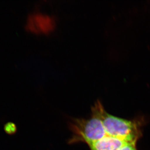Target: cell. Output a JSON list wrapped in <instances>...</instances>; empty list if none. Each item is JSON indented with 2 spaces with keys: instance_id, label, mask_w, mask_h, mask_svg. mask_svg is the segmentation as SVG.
Instances as JSON below:
<instances>
[{
  "instance_id": "6da1fadb",
  "label": "cell",
  "mask_w": 150,
  "mask_h": 150,
  "mask_svg": "<svg viewBox=\"0 0 150 150\" xmlns=\"http://www.w3.org/2000/svg\"><path fill=\"white\" fill-rule=\"evenodd\" d=\"M69 128L72 133L70 143L84 142L89 145L107 135L95 105L92 108L90 118L75 119L70 123Z\"/></svg>"
},
{
  "instance_id": "7a4b0ae2",
  "label": "cell",
  "mask_w": 150,
  "mask_h": 150,
  "mask_svg": "<svg viewBox=\"0 0 150 150\" xmlns=\"http://www.w3.org/2000/svg\"><path fill=\"white\" fill-rule=\"evenodd\" d=\"M107 135L129 142H135L139 136L136 123L108 113L99 101L95 105Z\"/></svg>"
},
{
  "instance_id": "3957f363",
  "label": "cell",
  "mask_w": 150,
  "mask_h": 150,
  "mask_svg": "<svg viewBox=\"0 0 150 150\" xmlns=\"http://www.w3.org/2000/svg\"><path fill=\"white\" fill-rule=\"evenodd\" d=\"M127 142H129L106 135L89 146L91 150H118Z\"/></svg>"
},
{
  "instance_id": "277c9868",
  "label": "cell",
  "mask_w": 150,
  "mask_h": 150,
  "mask_svg": "<svg viewBox=\"0 0 150 150\" xmlns=\"http://www.w3.org/2000/svg\"><path fill=\"white\" fill-rule=\"evenodd\" d=\"M118 150H137L135 142H127Z\"/></svg>"
}]
</instances>
